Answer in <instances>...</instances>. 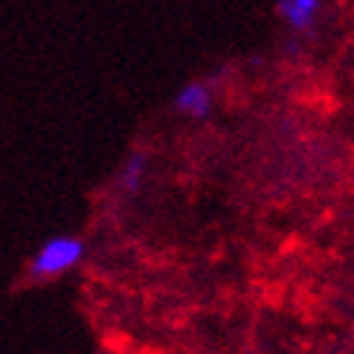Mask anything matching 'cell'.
<instances>
[{
  "mask_svg": "<svg viewBox=\"0 0 354 354\" xmlns=\"http://www.w3.org/2000/svg\"><path fill=\"white\" fill-rule=\"evenodd\" d=\"M87 244L84 239H79L76 232H55L50 239H44L35 253L26 261V276L32 282H55L67 273H73L84 261Z\"/></svg>",
  "mask_w": 354,
  "mask_h": 354,
  "instance_id": "1",
  "label": "cell"
},
{
  "mask_svg": "<svg viewBox=\"0 0 354 354\" xmlns=\"http://www.w3.org/2000/svg\"><path fill=\"white\" fill-rule=\"evenodd\" d=\"M145 174H149V154L145 151H131L125 160L120 171H116V189H120L122 198H134L142 192L145 186Z\"/></svg>",
  "mask_w": 354,
  "mask_h": 354,
  "instance_id": "4",
  "label": "cell"
},
{
  "mask_svg": "<svg viewBox=\"0 0 354 354\" xmlns=\"http://www.w3.org/2000/svg\"><path fill=\"white\" fill-rule=\"evenodd\" d=\"M174 111L186 120H206L215 108V87L203 79H192L174 93Z\"/></svg>",
  "mask_w": 354,
  "mask_h": 354,
  "instance_id": "2",
  "label": "cell"
},
{
  "mask_svg": "<svg viewBox=\"0 0 354 354\" xmlns=\"http://www.w3.org/2000/svg\"><path fill=\"white\" fill-rule=\"evenodd\" d=\"M276 15L293 35L311 38L322 18V0H279Z\"/></svg>",
  "mask_w": 354,
  "mask_h": 354,
  "instance_id": "3",
  "label": "cell"
}]
</instances>
